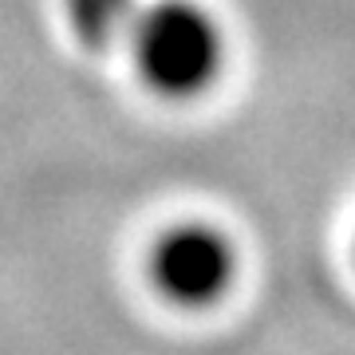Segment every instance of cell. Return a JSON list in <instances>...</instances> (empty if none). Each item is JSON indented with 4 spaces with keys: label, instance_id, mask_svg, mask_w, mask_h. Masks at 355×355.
Here are the masks:
<instances>
[{
    "label": "cell",
    "instance_id": "obj_1",
    "mask_svg": "<svg viewBox=\"0 0 355 355\" xmlns=\"http://www.w3.org/2000/svg\"><path fill=\"white\" fill-rule=\"evenodd\" d=\"M142 83L166 99H193L217 83L225 64V32L198 0H150L127 32Z\"/></svg>",
    "mask_w": 355,
    "mask_h": 355
},
{
    "label": "cell",
    "instance_id": "obj_2",
    "mask_svg": "<svg viewBox=\"0 0 355 355\" xmlns=\"http://www.w3.org/2000/svg\"><path fill=\"white\" fill-rule=\"evenodd\" d=\"M150 280L170 304L209 308L237 280V249L209 221H178L150 245Z\"/></svg>",
    "mask_w": 355,
    "mask_h": 355
},
{
    "label": "cell",
    "instance_id": "obj_3",
    "mask_svg": "<svg viewBox=\"0 0 355 355\" xmlns=\"http://www.w3.org/2000/svg\"><path fill=\"white\" fill-rule=\"evenodd\" d=\"M139 8V0H64L67 24L87 48H107L114 40H127Z\"/></svg>",
    "mask_w": 355,
    "mask_h": 355
}]
</instances>
